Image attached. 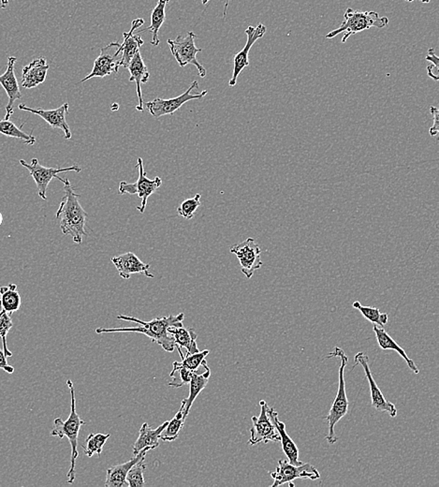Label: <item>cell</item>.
<instances>
[{"instance_id":"6da1fadb","label":"cell","mask_w":439,"mask_h":487,"mask_svg":"<svg viewBox=\"0 0 439 487\" xmlns=\"http://www.w3.org/2000/svg\"><path fill=\"white\" fill-rule=\"evenodd\" d=\"M118 320H126V322H132L138 323L137 328H97V334H105V332H139L147 335L149 337L154 343L162 346V349L168 352H173L176 348V343H174V338L173 335L169 332V328L171 326H178L183 325V320L185 319V314L180 313L178 315H169L162 318H157L150 320V322H144L137 318L125 316V315H120L117 316Z\"/></svg>"},{"instance_id":"7a4b0ae2","label":"cell","mask_w":439,"mask_h":487,"mask_svg":"<svg viewBox=\"0 0 439 487\" xmlns=\"http://www.w3.org/2000/svg\"><path fill=\"white\" fill-rule=\"evenodd\" d=\"M64 197L62 198L60 206L56 212V219L60 221V229L64 236L73 237L74 243H83L85 233L88 214L80 204L79 198L73 187L68 178H65Z\"/></svg>"},{"instance_id":"3957f363","label":"cell","mask_w":439,"mask_h":487,"mask_svg":"<svg viewBox=\"0 0 439 487\" xmlns=\"http://www.w3.org/2000/svg\"><path fill=\"white\" fill-rule=\"evenodd\" d=\"M68 387L70 392L71 399V409L69 418L67 421L62 420L61 418H56L53 421V427L51 431V436H58L59 439H63L67 436L70 441L71 446V459L70 468L68 472V483H74L75 480V466L76 459H78L79 452L77 450V445H78V436L80 430L83 426H85L87 423L82 420L76 411V399L75 391H74V386L71 379L67 381Z\"/></svg>"},{"instance_id":"277c9868","label":"cell","mask_w":439,"mask_h":487,"mask_svg":"<svg viewBox=\"0 0 439 487\" xmlns=\"http://www.w3.org/2000/svg\"><path fill=\"white\" fill-rule=\"evenodd\" d=\"M344 18L345 20L341 23L339 28L326 35V38H335L343 32L344 36L341 43H345L353 35L372 28H384L388 23L387 17L379 16L376 11H356L351 8L346 11Z\"/></svg>"},{"instance_id":"5b68a950","label":"cell","mask_w":439,"mask_h":487,"mask_svg":"<svg viewBox=\"0 0 439 487\" xmlns=\"http://www.w3.org/2000/svg\"><path fill=\"white\" fill-rule=\"evenodd\" d=\"M333 357L340 358L341 365L337 397H335L333 405H332L330 412L325 417V420H327L329 424L328 435L326 436L325 439L330 444H334L338 441V438L335 435L334 427L338 421L342 420V418L345 417L349 412V400L348 396H347L345 377H344L345 368L349 363V357L339 347H335L334 352H331L326 358Z\"/></svg>"},{"instance_id":"8992f818","label":"cell","mask_w":439,"mask_h":487,"mask_svg":"<svg viewBox=\"0 0 439 487\" xmlns=\"http://www.w3.org/2000/svg\"><path fill=\"white\" fill-rule=\"evenodd\" d=\"M196 38L197 36L194 32L189 31L186 37L178 35L176 40H168V44L181 68H185L189 64L194 65L201 78H204L206 76V68L197 61V53L203 51V49L197 48L195 46Z\"/></svg>"},{"instance_id":"52a82bcc","label":"cell","mask_w":439,"mask_h":487,"mask_svg":"<svg viewBox=\"0 0 439 487\" xmlns=\"http://www.w3.org/2000/svg\"><path fill=\"white\" fill-rule=\"evenodd\" d=\"M137 167L139 169L137 182L127 183L126 181H122L120 184L118 192L120 194H137L138 197L142 199V204L141 206H137L136 209L140 211V213L144 214L145 209H147L148 198L162 187V179L159 177L154 178V179H149L147 177L142 157H138Z\"/></svg>"},{"instance_id":"ba28073f","label":"cell","mask_w":439,"mask_h":487,"mask_svg":"<svg viewBox=\"0 0 439 487\" xmlns=\"http://www.w3.org/2000/svg\"><path fill=\"white\" fill-rule=\"evenodd\" d=\"M20 164L28 169L29 174L35 181L36 185L38 188V194L43 200H47L46 192L50 182L56 178L62 183L64 182V178L58 177L59 173H66V172H75V173H81L83 169L78 165L74 164L70 167L67 168H47L41 165L38 159H32L31 163H28L26 160L20 159Z\"/></svg>"},{"instance_id":"9c48e42d","label":"cell","mask_w":439,"mask_h":487,"mask_svg":"<svg viewBox=\"0 0 439 487\" xmlns=\"http://www.w3.org/2000/svg\"><path fill=\"white\" fill-rule=\"evenodd\" d=\"M270 475L274 480L272 487H277L285 483H289L290 486H295L293 481L296 479H310L316 481L319 479L320 474L313 465L310 463H302V465L296 466L287 460H280L277 470L270 472Z\"/></svg>"},{"instance_id":"30bf717a","label":"cell","mask_w":439,"mask_h":487,"mask_svg":"<svg viewBox=\"0 0 439 487\" xmlns=\"http://www.w3.org/2000/svg\"><path fill=\"white\" fill-rule=\"evenodd\" d=\"M198 88V82L194 81L188 90H186L185 93L180 95V96L167 100L162 99V98H156L152 102L144 103V105L147 107L150 115L155 118H159L168 115H174V112L178 111V110L185 105V103L194 100L203 99V98L206 97L207 93H208L207 90H204L201 92V93L197 94L191 93L192 91Z\"/></svg>"},{"instance_id":"8fae6325","label":"cell","mask_w":439,"mask_h":487,"mask_svg":"<svg viewBox=\"0 0 439 487\" xmlns=\"http://www.w3.org/2000/svg\"><path fill=\"white\" fill-rule=\"evenodd\" d=\"M121 58H122L121 43L117 41L102 47L100 49V56L94 62L93 70L80 83L87 82L95 77L103 78L110 74L117 73L121 67Z\"/></svg>"},{"instance_id":"7c38bea8","label":"cell","mask_w":439,"mask_h":487,"mask_svg":"<svg viewBox=\"0 0 439 487\" xmlns=\"http://www.w3.org/2000/svg\"><path fill=\"white\" fill-rule=\"evenodd\" d=\"M260 414L259 417H253L251 418L252 427L250 429V439H249L248 444L255 446V445L263 442V444H268V442H280V436L278 434L275 424H273L271 418H270L268 412H267L266 401H260Z\"/></svg>"},{"instance_id":"4fadbf2b","label":"cell","mask_w":439,"mask_h":487,"mask_svg":"<svg viewBox=\"0 0 439 487\" xmlns=\"http://www.w3.org/2000/svg\"><path fill=\"white\" fill-rule=\"evenodd\" d=\"M231 252L236 255L241 271L248 278L253 277L255 272L263 266L260 259L262 249L253 239H248L238 245L231 246Z\"/></svg>"},{"instance_id":"5bb4252c","label":"cell","mask_w":439,"mask_h":487,"mask_svg":"<svg viewBox=\"0 0 439 487\" xmlns=\"http://www.w3.org/2000/svg\"><path fill=\"white\" fill-rule=\"evenodd\" d=\"M354 362L355 365H361L364 368V373H366L370 386L371 401H372L373 408H375L378 412H387L391 417H396L397 409L396 405L385 399L384 394H382L381 389L379 388L375 379H374L370 370L369 356L364 352H358L355 355Z\"/></svg>"},{"instance_id":"9a60e30c","label":"cell","mask_w":439,"mask_h":487,"mask_svg":"<svg viewBox=\"0 0 439 487\" xmlns=\"http://www.w3.org/2000/svg\"><path fill=\"white\" fill-rule=\"evenodd\" d=\"M266 31V26L263 23H260V25L257 26V28L250 26L246 28L245 34L248 36V40H246L244 48L234 56L233 76H231L230 82H228L230 87H234L237 84V79H238L240 73L244 70L245 68L249 66V52H250L253 44L265 35Z\"/></svg>"},{"instance_id":"2e32d148","label":"cell","mask_w":439,"mask_h":487,"mask_svg":"<svg viewBox=\"0 0 439 487\" xmlns=\"http://www.w3.org/2000/svg\"><path fill=\"white\" fill-rule=\"evenodd\" d=\"M18 108L22 110V111L32 112V114L38 115L53 129L63 130L65 139H71L73 135H71L70 126L66 118L68 112H69V105L67 103L62 105L59 108L53 110L31 108V107L26 106L25 103H21V105H18Z\"/></svg>"},{"instance_id":"e0dca14e","label":"cell","mask_w":439,"mask_h":487,"mask_svg":"<svg viewBox=\"0 0 439 487\" xmlns=\"http://www.w3.org/2000/svg\"><path fill=\"white\" fill-rule=\"evenodd\" d=\"M17 58L16 56H10L8 59L7 69L4 73L0 75V85L4 88L9 98L7 106H6V115L4 120H10L14 112V103L22 99V93L20 91L19 83L14 73V65Z\"/></svg>"},{"instance_id":"ac0fdd59","label":"cell","mask_w":439,"mask_h":487,"mask_svg":"<svg viewBox=\"0 0 439 487\" xmlns=\"http://www.w3.org/2000/svg\"><path fill=\"white\" fill-rule=\"evenodd\" d=\"M111 261L117 267L120 278L124 279H129L134 274L144 275L151 278H155L150 272V264L144 263L133 252H127L120 256L112 257Z\"/></svg>"},{"instance_id":"d6986e66","label":"cell","mask_w":439,"mask_h":487,"mask_svg":"<svg viewBox=\"0 0 439 487\" xmlns=\"http://www.w3.org/2000/svg\"><path fill=\"white\" fill-rule=\"evenodd\" d=\"M144 21L139 18L133 21L132 23V28L129 32H124V41L121 44V52H122V58H121V67L126 68L129 66L130 61L136 53L140 51L142 46H144V40L141 36L135 33L136 29H138L144 25Z\"/></svg>"},{"instance_id":"ffe728a7","label":"cell","mask_w":439,"mask_h":487,"mask_svg":"<svg viewBox=\"0 0 439 487\" xmlns=\"http://www.w3.org/2000/svg\"><path fill=\"white\" fill-rule=\"evenodd\" d=\"M267 412H268L273 424H275V429H277L278 434H280L282 448H283L284 454H286L287 460L293 465H302V462L299 460L297 445L295 444L293 439L287 434L286 426H285L283 421L280 420L277 412L274 408H270L268 406L267 407Z\"/></svg>"},{"instance_id":"44dd1931","label":"cell","mask_w":439,"mask_h":487,"mask_svg":"<svg viewBox=\"0 0 439 487\" xmlns=\"http://www.w3.org/2000/svg\"><path fill=\"white\" fill-rule=\"evenodd\" d=\"M210 376H211V370L208 365L204 364L203 367L192 375L191 382H189V396L186 399H183L182 402L185 406V411H184V419L186 420L191 412V407L194 405V401L197 399L199 394L201 391L204 390L208 384Z\"/></svg>"},{"instance_id":"7402d4cb","label":"cell","mask_w":439,"mask_h":487,"mask_svg":"<svg viewBox=\"0 0 439 487\" xmlns=\"http://www.w3.org/2000/svg\"><path fill=\"white\" fill-rule=\"evenodd\" d=\"M130 73L129 82H135L137 87L138 105L136 110L139 112H144V100H142V85L149 81L150 73L148 71L147 65L144 64V59L142 58L140 51L136 53L132 61L127 67Z\"/></svg>"},{"instance_id":"603a6c76","label":"cell","mask_w":439,"mask_h":487,"mask_svg":"<svg viewBox=\"0 0 439 487\" xmlns=\"http://www.w3.org/2000/svg\"><path fill=\"white\" fill-rule=\"evenodd\" d=\"M49 65L44 58H36L23 68L22 87L26 89L37 88L46 82Z\"/></svg>"},{"instance_id":"cb8c5ba5","label":"cell","mask_w":439,"mask_h":487,"mask_svg":"<svg viewBox=\"0 0 439 487\" xmlns=\"http://www.w3.org/2000/svg\"><path fill=\"white\" fill-rule=\"evenodd\" d=\"M150 448H144L142 450L140 453L136 454L135 457L130 459L129 461L124 463V464L114 466V467L110 468L107 471L106 475V487H124L129 486L126 481L127 472L132 468L133 465L136 463L140 461L142 457L147 456L148 451H150Z\"/></svg>"},{"instance_id":"d4e9b609","label":"cell","mask_w":439,"mask_h":487,"mask_svg":"<svg viewBox=\"0 0 439 487\" xmlns=\"http://www.w3.org/2000/svg\"><path fill=\"white\" fill-rule=\"evenodd\" d=\"M168 421L163 423L158 429H151L149 424L144 423L142 424L137 441H136L134 446H133V454L136 456L144 450V448H150L151 450L156 449L159 446L160 435L165 427L167 426Z\"/></svg>"},{"instance_id":"484cf974","label":"cell","mask_w":439,"mask_h":487,"mask_svg":"<svg viewBox=\"0 0 439 487\" xmlns=\"http://www.w3.org/2000/svg\"><path fill=\"white\" fill-rule=\"evenodd\" d=\"M373 330L375 332L376 341H378L379 345L382 350H394V352L398 353V355L401 356L403 359H404L406 365H408V367H409V370H411L412 372L416 374V375L420 373L419 368L417 367V365L414 363V361L408 357L405 350H403L401 347H400L398 344L396 342V341H394L393 338L391 337L386 331H385L384 328L374 325Z\"/></svg>"},{"instance_id":"4316f807","label":"cell","mask_w":439,"mask_h":487,"mask_svg":"<svg viewBox=\"0 0 439 487\" xmlns=\"http://www.w3.org/2000/svg\"><path fill=\"white\" fill-rule=\"evenodd\" d=\"M169 332L173 335L174 338V343L176 347L179 348H185L189 353H195L200 352L198 349L197 340L198 335L194 332V329H188L184 328V325L171 326L169 328Z\"/></svg>"},{"instance_id":"83f0119b","label":"cell","mask_w":439,"mask_h":487,"mask_svg":"<svg viewBox=\"0 0 439 487\" xmlns=\"http://www.w3.org/2000/svg\"><path fill=\"white\" fill-rule=\"evenodd\" d=\"M169 2H170V0H158L156 7L154 8L152 14H151L150 26L147 28L144 29V31H137V34L144 31H150L152 33V41H150V43L154 46H158L160 43L159 32L165 22V9Z\"/></svg>"},{"instance_id":"f1b7e54d","label":"cell","mask_w":439,"mask_h":487,"mask_svg":"<svg viewBox=\"0 0 439 487\" xmlns=\"http://www.w3.org/2000/svg\"><path fill=\"white\" fill-rule=\"evenodd\" d=\"M0 304L3 310L10 315L19 310L22 305L20 293L17 290L16 284H9L7 286L0 287Z\"/></svg>"},{"instance_id":"f546056e","label":"cell","mask_w":439,"mask_h":487,"mask_svg":"<svg viewBox=\"0 0 439 487\" xmlns=\"http://www.w3.org/2000/svg\"><path fill=\"white\" fill-rule=\"evenodd\" d=\"M184 411H185V406L181 403L179 411L177 412L176 417H174L170 421H168L167 426L163 430L160 439L163 441L171 442L177 439L179 436V432L183 429L184 424H185V419H184Z\"/></svg>"},{"instance_id":"4dcf8cb0","label":"cell","mask_w":439,"mask_h":487,"mask_svg":"<svg viewBox=\"0 0 439 487\" xmlns=\"http://www.w3.org/2000/svg\"><path fill=\"white\" fill-rule=\"evenodd\" d=\"M0 133L7 136V137L20 140L26 145H33L36 142V138L33 135L23 132L20 127H18L14 122L10 120H0Z\"/></svg>"},{"instance_id":"1f68e13d","label":"cell","mask_w":439,"mask_h":487,"mask_svg":"<svg viewBox=\"0 0 439 487\" xmlns=\"http://www.w3.org/2000/svg\"><path fill=\"white\" fill-rule=\"evenodd\" d=\"M111 434H102V433H97V434L92 433L89 435L87 439V445L82 446L85 456L92 457L96 454L100 456L102 453L103 446H105Z\"/></svg>"},{"instance_id":"d6a6232c","label":"cell","mask_w":439,"mask_h":487,"mask_svg":"<svg viewBox=\"0 0 439 487\" xmlns=\"http://www.w3.org/2000/svg\"><path fill=\"white\" fill-rule=\"evenodd\" d=\"M147 465H145V456L140 461L133 465L127 472L126 481L129 487H142L145 486L144 473Z\"/></svg>"},{"instance_id":"836d02e7","label":"cell","mask_w":439,"mask_h":487,"mask_svg":"<svg viewBox=\"0 0 439 487\" xmlns=\"http://www.w3.org/2000/svg\"><path fill=\"white\" fill-rule=\"evenodd\" d=\"M14 323L11 320V315L5 310H3L1 304H0V337L2 340L3 350H4L5 355L8 357L13 356V352L8 348L7 345V335L11 329L13 328Z\"/></svg>"},{"instance_id":"e575fe53","label":"cell","mask_w":439,"mask_h":487,"mask_svg":"<svg viewBox=\"0 0 439 487\" xmlns=\"http://www.w3.org/2000/svg\"><path fill=\"white\" fill-rule=\"evenodd\" d=\"M209 350H206L203 352H198L195 353H189L186 355V357L184 356L182 361L179 362L181 365L186 367V370L191 371V372H196L200 370L204 364H206V356L209 355Z\"/></svg>"},{"instance_id":"d590c367","label":"cell","mask_w":439,"mask_h":487,"mask_svg":"<svg viewBox=\"0 0 439 487\" xmlns=\"http://www.w3.org/2000/svg\"><path fill=\"white\" fill-rule=\"evenodd\" d=\"M201 206V194H196L194 198L186 199L177 207L178 215L186 219L194 218L195 212Z\"/></svg>"},{"instance_id":"8d00e7d4","label":"cell","mask_w":439,"mask_h":487,"mask_svg":"<svg viewBox=\"0 0 439 487\" xmlns=\"http://www.w3.org/2000/svg\"><path fill=\"white\" fill-rule=\"evenodd\" d=\"M352 307L360 311V313L363 314V316L369 320V322L373 323L374 325L384 328L381 320H379V316H381V313L378 308L364 307V305H361V303L358 301L353 303Z\"/></svg>"},{"instance_id":"74e56055","label":"cell","mask_w":439,"mask_h":487,"mask_svg":"<svg viewBox=\"0 0 439 487\" xmlns=\"http://www.w3.org/2000/svg\"><path fill=\"white\" fill-rule=\"evenodd\" d=\"M430 112H431L433 121H434V125L430 129V135L437 136L438 133V109L437 107L431 106L430 107Z\"/></svg>"},{"instance_id":"f35d334b","label":"cell","mask_w":439,"mask_h":487,"mask_svg":"<svg viewBox=\"0 0 439 487\" xmlns=\"http://www.w3.org/2000/svg\"><path fill=\"white\" fill-rule=\"evenodd\" d=\"M0 370H4L8 374L14 372V367L8 364L7 356L5 355L4 350L1 349H0Z\"/></svg>"},{"instance_id":"ab89813d","label":"cell","mask_w":439,"mask_h":487,"mask_svg":"<svg viewBox=\"0 0 439 487\" xmlns=\"http://www.w3.org/2000/svg\"><path fill=\"white\" fill-rule=\"evenodd\" d=\"M425 59L427 61L431 62L433 66H434L435 68V69H437L438 70L439 58H438V56H437V53H435L434 48H430L428 50V53H427V56H426Z\"/></svg>"},{"instance_id":"60d3db41","label":"cell","mask_w":439,"mask_h":487,"mask_svg":"<svg viewBox=\"0 0 439 487\" xmlns=\"http://www.w3.org/2000/svg\"><path fill=\"white\" fill-rule=\"evenodd\" d=\"M379 320H381V323H382V325H387L388 320V317L387 313H381V316H379Z\"/></svg>"},{"instance_id":"b9f144b4","label":"cell","mask_w":439,"mask_h":487,"mask_svg":"<svg viewBox=\"0 0 439 487\" xmlns=\"http://www.w3.org/2000/svg\"><path fill=\"white\" fill-rule=\"evenodd\" d=\"M9 6V0H0V10L2 9H7Z\"/></svg>"},{"instance_id":"7bdbcfd3","label":"cell","mask_w":439,"mask_h":487,"mask_svg":"<svg viewBox=\"0 0 439 487\" xmlns=\"http://www.w3.org/2000/svg\"><path fill=\"white\" fill-rule=\"evenodd\" d=\"M228 3H230V0H225V6H224V11H223V17L227 16V10L228 7Z\"/></svg>"},{"instance_id":"ee69618b","label":"cell","mask_w":439,"mask_h":487,"mask_svg":"<svg viewBox=\"0 0 439 487\" xmlns=\"http://www.w3.org/2000/svg\"><path fill=\"white\" fill-rule=\"evenodd\" d=\"M2 222H3V216H2V214L0 213V226H1Z\"/></svg>"},{"instance_id":"f6af8a7d","label":"cell","mask_w":439,"mask_h":487,"mask_svg":"<svg viewBox=\"0 0 439 487\" xmlns=\"http://www.w3.org/2000/svg\"><path fill=\"white\" fill-rule=\"evenodd\" d=\"M209 1L210 0H201V3H203V5H206Z\"/></svg>"},{"instance_id":"bcb514c9","label":"cell","mask_w":439,"mask_h":487,"mask_svg":"<svg viewBox=\"0 0 439 487\" xmlns=\"http://www.w3.org/2000/svg\"><path fill=\"white\" fill-rule=\"evenodd\" d=\"M430 1H431V0H423L422 2L425 3V4H427V3H429Z\"/></svg>"},{"instance_id":"7dc6e473","label":"cell","mask_w":439,"mask_h":487,"mask_svg":"<svg viewBox=\"0 0 439 487\" xmlns=\"http://www.w3.org/2000/svg\"><path fill=\"white\" fill-rule=\"evenodd\" d=\"M405 1L412 2V1H414V0H405ZM421 1H423V0H421Z\"/></svg>"}]
</instances>
